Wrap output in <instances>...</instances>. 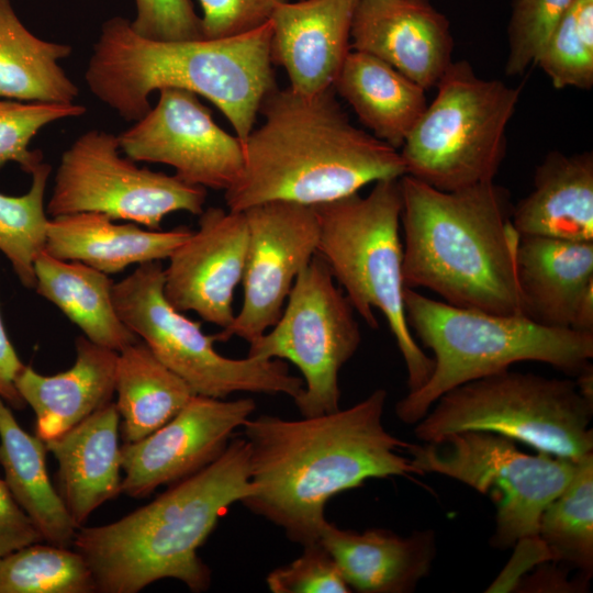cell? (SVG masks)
<instances>
[{
  "mask_svg": "<svg viewBox=\"0 0 593 593\" xmlns=\"http://www.w3.org/2000/svg\"><path fill=\"white\" fill-rule=\"evenodd\" d=\"M388 399L377 389L345 409L302 419L260 415L244 425L250 481L242 501L301 546L320 540L327 502L373 478L418 475L399 450L406 443L382 423Z\"/></svg>",
  "mask_w": 593,
  "mask_h": 593,
  "instance_id": "1",
  "label": "cell"
},
{
  "mask_svg": "<svg viewBox=\"0 0 593 593\" xmlns=\"http://www.w3.org/2000/svg\"><path fill=\"white\" fill-rule=\"evenodd\" d=\"M259 113L242 171L224 191L231 211L272 201L314 206L406 175L400 152L355 126L334 89L305 97L276 88Z\"/></svg>",
  "mask_w": 593,
  "mask_h": 593,
  "instance_id": "2",
  "label": "cell"
},
{
  "mask_svg": "<svg viewBox=\"0 0 593 593\" xmlns=\"http://www.w3.org/2000/svg\"><path fill=\"white\" fill-rule=\"evenodd\" d=\"M271 33L269 20L222 38L154 41L138 35L130 20L114 16L101 26L85 79L96 98L127 121L150 110L156 90L193 92L212 102L244 142L264 100L278 88Z\"/></svg>",
  "mask_w": 593,
  "mask_h": 593,
  "instance_id": "3",
  "label": "cell"
},
{
  "mask_svg": "<svg viewBox=\"0 0 593 593\" xmlns=\"http://www.w3.org/2000/svg\"><path fill=\"white\" fill-rule=\"evenodd\" d=\"M400 184L404 287L460 307L524 315L508 191L494 180L443 191L410 175Z\"/></svg>",
  "mask_w": 593,
  "mask_h": 593,
  "instance_id": "4",
  "label": "cell"
},
{
  "mask_svg": "<svg viewBox=\"0 0 593 593\" xmlns=\"http://www.w3.org/2000/svg\"><path fill=\"white\" fill-rule=\"evenodd\" d=\"M255 491L248 443L236 437L216 460L150 503L110 524L80 527L72 546L86 559L97 592L137 593L163 579L203 592L211 570L198 549L227 508Z\"/></svg>",
  "mask_w": 593,
  "mask_h": 593,
  "instance_id": "5",
  "label": "cell"
},
{
  "mask_svg": "<svg viewBox=\"0 0 593 593\" xmlns=\"http://www.w3.org/2000/svg\"><path fill=\"white\" fill-rule=\"evenodd\" d=\"M403 299L410 329L434 354L428 380L395 405L404 424L415 425L447 391L516 362L539 361L572 376L591 366L593 333L460 307L410 288Z\"/></svg>",
  "mask_w": 593,
  "mask_h": 593,
  "instance_id": "6",
  "label": "cell"
},
{
  "mask_svg": "<svg viewBox=\"0 0 593 593\" xmlns=\"http://www.w3.org/2000/svg\"><path fill=\"white\" fill-rule=\"evenodd\" d=\"M313 208L320 221L316 254L370 327H378L373 309L383 314L406 367L409 392L419 389L434 359L416 343L405 316L400 178L374 182L366 197L357 192Z\"/></svg>",
  "mask_w": 593,
  "mask_h": 593,
  "instance_id": "7",
  "label": "cell"
},
{
  "mask_svg": "<svg viewBox=\"0 0 593 593\" xmlns=\"http://www.w3.org/2000/svg\"><path fill=\"white\" fill-rule=\"evenodd\" d=\"M592 416L593 401L574 380L508 368L444 393L415 424L414 435L428 443L454 433L489 432L578 460L593 452Z\"/></svg>",
  "mask_w": 593,
  "mask_h": 593,
  "instance_id": "8",
  "label": "cell"
},
{
  "mask_svg": "<svg viewBox=\"0 0 593 593\" xmlns=\"http://www.w3.org/2000/svg\"><path fill=\"white\" fill-rule=\"evenodd\" d=\"M436 88L399 150L406 175L443 191L494 180L522 88L479 77L465 59L452 60Z\"/></svg>",
  "mask_w": 593,
  "mask_h": 593,
  "instance_id": "9",
  "label": "cell"
},
{
  "mask_svg": "<svg viewBox=\"0 0 593 593\" xmlns=\"http://www.w3.org/2000/svg\"><path fill=\"white\" fill-rule=\"evenodd\" d=\"M163 287L160 261L138 265L114 283L115 309L123 323L194 394L225 399L248 392L295 399L302 392V378L291 374L280 359H233L219 354L213 335L204 334L201 323L176 310L166 300Z\"/></svg>",
  "mask_w": 593,
  "mask_h": 593,
  "instance_id": "10",
  "label": "cell"
},
{
  "mask_svg": "<svg viewBox=\"0 0 593 593\" xmlns=\"http://www.w3.org/2000/svg\"><path fill=\"white\" fill-rule=\"evenodd\" d=\"M418 475L437 473L460 481L496 503L491 546L508 549L538 537L544 508L569 483L577 460L519 450L514 440L489 432L448 434L405 448Z\"/></svg>",
  "mask_w": 593,
  "mask_h": 593,
  "instance_id": "11",
  "label": "cell"
},
{
  "mask_svg": "<svg viewBox=\"0 0 593 593\" xmlns=\"http://www.w3.org/2000/svg\"><path fill=\"white\" fill-rule=\"evenodd\" d=\"M279 320L249 343V357L286 359L303 377L293 399L304 417L339 410V371L361 343L355 310L317 254L298 275Z\"/></svg>",
  "mask_w": 593,
  "mask_h": 593,
  "instance_id": "12",
  "label": "cell"
},
{
  "mask_svg": "<svg viewBox=\"0 0 593 593\" xmlns=\"http://www.w3.org/2000/svg\"><path fill=\"white\" fill-rule=\"evenodd\" d=\"M206 189L120 155L116 135L90 130L64 152L46 212L51 217L94 212L159 230L178 211L203 212Z\"/></svg>",
  "mask_w": 593,
  "mask_h": 593,
  "instance_id": "13",
  "label": "cell"
},
{
  "mask_svg": "<svg viewBox=\"0 0 593 593\" xmlns=\"http://www.w3.org/2000/svg\"><path fill=\"white\" fill-rule=\"evenodd\" d=\"M248 226V251L242 280L243 303L232 324L214 334L251 343L279 320L293 283L317 253L320 221L311 205L286 201L242 211Z\"/></svg>",
  "mask_w": 593,
  "mask_h": 593,
  "instance_id": "14",
  "label": "cell"
},
{
  "mask_svg": "<svg viewBox=\"0 0 593 593\" xmlns=\"http://www.w3.org/2000/svg\"><path fill=\"white\" fill-rule=\"evenodd\" d=\"M154 108L118 135L134 161L172 167L182 181L226 191L244 164L243 142L219 126L193 92L165 88Z\"/></svg>",
  "mask_w": 593,
  "mask_h": 593,
  "instance_id": "15",
  "label": "cell"
},
{
  "mask_svg": "<svg viewBox=\"0 0 593 593\" xmlns=\"http://www.w3.org/2000/svg\"><path fill=\"white\" fill-rule=\"evenodd\" d=\"M256 410L251 398L227 401L193 395L166 424L121 446L122 493L145 497L202 470L227 448Z\"/></svg>",
  "mask_w": 593,
  "mask_h": 593,
  "instance_id": "16",
  "label": "cell"
},
{
  "mask_svg": "<svg viewBox=\"0 0 593 593\" xmlns=\"http://www.w3.org/2000/svg\"><path fill=\"white\" fill-rule=\"evenodd\" d=\"M199 228L169 256L164 269V294L178 311L228 327L233 299L242 282L248 251L244 212L211 206L199 215Z\"/></svg>",
  "mask_w": 593,
  "mask_h": 593,
  "instance_id": "17",
  "label": "cell"
},
{
  "mask_svg": "<svg viewBox=\"0 0 593 593\" xmlns=\"http://www.w3.org/2000/svg\"><path fill=\"white\" fill-rule=\"evenodd\" d=\"M350 46L427 90L451 64L454 38L449 20L429 0H357Z\"/></svg>",
  "mask_w": 593,
  "mask_h": 593,
  "instance_id": "18",
  "label": "cell"
},
{
  "mask_svg": "<svg viewBox=\"0 0 593 593\" xmlns=\"http://www.w3.org/2000/svg\"><path fill=\"white\" fill-rule=\"evenodd\" d=\"M357 0L282 1L270 18V56L289 79V89L311 97L334 88L351 51Z\"/></svg>",
  "mask_w": 593,
  "mask_h": 593,
  "instance_id": "19",
  "label": "cell"
},
{
  "mask_svg": "<svg viewBox=\"0 0 593 593\" xmlns=\"http://www.w3.org/2000/svg\"><path fill=\"white\" fill-rule=\"evenodd\" d=\"M320 541L350 590L361 593L413 592L429 574L436 556V538L429 528L400 536L382 528L343 529L326 521Z\"/></svg>",
  "mask_w": 593,
  "mask_h": 593,
  "instance_id": "20",
  "label": "cell"
},
{
  "mask_svg": "<svg viewBox=\"0 0 593 593\" xmlns=\"http://www.w3.org/2000/svg\"><path fill=\"white\" fill-rule=\"evenodd\" d=\"M76 360L66 371L44 376L24 366L15 387L35 414V435L46 441L112 402L118 351L86 336L75 340Z\"/></svg>",
  "mask_w": 593,
  "mask_h": 593,
  "instance_id": "21",
  "label": "cell"
},
{
  "mask_svg": "<svg viewBox=\"0 0 593 593\" xmlns=\"http://www.w3.org/2000/svg\"><path fill=\"white\" fill-rule=\"evenodd\" d=\"M120 414L110 402L45 441L58 463L59 494L78 528L121 491Z\"/></svg>",
  "mask_w": 593,
  "mask_h": 593,
  "instance_id": "22",
  "label": "cell"
},
{
  "mask_svg": "<svg viewBox=\"0 0 593 593\" xmlns=\"http://www.w3.org/2000/svg\"><path fill=\"white\" fill-rule=\"evenodd\" d=\"M113 221L94 212L49 217L45 251L114 275L132 265L168 259L193 232L184 225L159 231Z\"/></svg>",
  "mask_w": 593,
  "mask_h": 593,
  "instance_id": "23",
  "label": "cell"
},
{
  "mask_svg": "<svg viewBox=\"0 0 593 593\" xmlns=\"http://www.w3.org/2000/svg\"><path fill=\"white\" fill-rule=\"evenodd\" d=\"M516 275L526 317L571 328L582 296L593 287V242L521 236Z\"/></svg>",
  "mask_w": 593,
  "mask_h": 593,
  "instance_id": "24",
  "label": "cell"
},
{
  "mask_svg": "<svg viewBox=\"0 0 593 593\" xmlns=\"http://www.w3.org/2000/svg\"><path fill=\"white\" fill-rule=\"evenodd\" d=\"M511 219L521 236L593 242L592 152L548 153Z\"/></svg>",
  "mask_w": 593,
  "mask_h": 593,
  "instance_id": "25",
  "label": "cell"
},
{
  "mask_svg": "<svg viewBox=\"0 0 593 593\" xmlns=\"http://www.w3.org/2000/svg\"><path fill=\"white\" fill-rule=\"evenodd\" d=\"M370 134L400 150L427 108L425 89L382 59L351 49L334 83Z\"/></svg>",
  "mask_w": 593,
  "mask_h": 593,
  "instance_id": "26",
  "label": "cell"
},
{
  "mask_svg": "<svg viewBox=\"0 0 593 593\" xmlns=\"http://www.w3.org/2000/svg\"><path fill=\"white\" fill-rule=\"evenodd\" d=\"M35 291L55 304L92 343L120 351L138 340L119 316L109 275L43 250L35 259Z\"/></svg>",
  "mask_w": 593,
  "mask_h": 593,
  "instance_id": "27",
  "label": "cell"
},
{
  "mask_svg": "<svg viewBox=\"0 0 593 593\" xmlns=\"http://www.w3.org/2000/svg\"><path fill=\"white\" fill-rule=\"evenodd\" d=\"M46 451L45 441L25 432L0 399V465L4 481L43 539L69 548L79 528L49 480Z\"/></svg>",
  "mask_w": 593,
  "mask_h": 593,
  "instance_id": "28",
  "label": "cell"
},
{
  "mask_svg": "<svg viewBox=\"0 0 593 593\" xmlns=\"http://www.w3.org/2000/svg\"><path fill=\"white\" fill-rule=\"evenodd\" d=\"M71 46L34 35L11 0H0V98L21 102L75 103L78 87L59 61Z\"/></svg>",
  "mask_w": 593,
  "mask_h": 593,
  "instance_id": "29",
  "label": "cell"
},
{
  "mask_svg": "<svg viewBox=\"0 0 593 593\" xmlns=\"http://www.w3.org/2000/svg\"><path fill=\"white\" fill-rule=\"evenodd\" d=\"M115 393L125 443L161 427L195 395L139 339L118 353Z\"/></svg>",
  "mask_w": 593,
  "mask_h": 593,
  "instance_id": "30",
  "label": "cell"
},
{
  "mask_svg": "<svg viewBox=\"0 0 593 593\" xmlns=\"http://www.w3.org/2000/svg\"><path fill=\"white\" fill-rule=\"evenodd\" d=\"M538 537L551 561L580 571L586 580L593 573V452L577 460L574 472L562 492L542 511Z\"/></svg>",
  "mask_w": 593,
  "mask_h": 593,
  "instance_id": "31",
  "label": "cell"
},
{
  "mask_svg": "<svg viewBox=\"0 0 593 593\" xmlns=\"http://www.w3.org/2000/svg\"><path fill=\"white\" fill-rule=\"evenodd\" d=\"M93 574L80 552L35 542L0 558V593H91Z\"/></svg>",
  "mask_w": 593,
  "mask_h": 593,
  "instance_id": "32",
  "label": "cell"
},
{
  "mask_svg": "<svg viewBox=\"0 0 593 593\" xmlns=\"http://www.w3.org/2000/svg\"><path fill=\"white\" fill-rule=\"evenodd\" d=\"M51 170L41 161L30 172L32 182L26 193H0V251L26 289H35L34 262L45 250L49 217L44 198Z\"/></svg>",
  "mask_w": 593,
  "mask_h": 593,
  "instance_id": "33",
  "label": "cell"
},
{
  "mask_svg": "<svg viewBox=\"0 0 593 593\" xmlns=\"http://www.w3.org/2000/svg\"><path fill=\"white\" fill-rule=\"evenodd\" d=\"M536 66L556 89L593 86V0H573L548 37Z\"/></svg>",
  "mask_w": 593,
  "mask_h": 593,
  "instance_id": "34",
  "label": "cell"
},
{
  "mask_svg": "<svg viewBox=\"0 0 593 593\" xmlns=\"http://www.w3.org/2000/svg\"><path fill=\"white\" fill-rule=\"evenodd\" d=\"M86 108L76 103H42L0 100V166L16 163L27 174L43 161L31 141L47 124L82 115Z\"/></svg>",
  "mask_w": 593,
  "mask_h": 593,
  "instance_id": "35",
  "label": "cell"
},
{
  "mask_svg": "<svg viewBox=\"0 0 593 593\" xmlns=\"http://www.w3.org/2000/svg\"><path fill=\"white\" fill-rule=\"evenodd\" d=\"M573 0H512L507 26V76L536 66L542 48Z\"/></svg>",
  "mask_w": 593,
  "mask_h": 593,
  "instance_id": "36",
  "label": "cell"
},
{
  "mask_svg": "<svg viewBox=\"0 0 593 593\" xmlns=\"http://www.w3.org/2000/svg\"><path fill=\"white\" fill-rule=\"evenodd\" d=\"M303 547L300 557L268 573L266 583L273 593H348L340 570L317 540Z\"/></svg>",
  "mask_w": 593,
  "mask_h": 593,
  "instance_id": "37",
  "label": "cell"
},
{
  "mask_svg": "<svg viewBox=\"0 0 593 593\" xmlns=\"http://www.w3.org/2000/svg\"><path fill=\"white\" fill-rule=\"evenodd\" d=\"M132 29L142 37L154 41H188L204 38L201 16L191 0H134Z\"/></svg>",
  "mask_w": 593,
  "mask_h": 593,
  "instance_id": "38",
  "label": "cell"
},
{
  "mask_svg": "<svg viewBox=\"0 0 593 593\" xmlns=\"http://www.w3.org/2000/svg\"><path fill=\"white\" fill-rule=\"evenodd\" d=\"M286 0H199L204 38H222L249 32L268 22Z\"/></svg>",
  "mask_w": 593,
  "mask_h": 593,
  "instance_id": "39",
  "label": "cell"
},
{
  "mask_svg": "<svg viewBox=\"0 0 593 593\" xmlns=\"http://www.w3.org/2000/svg\"><path fill=\"white\" fill-rule=\"evenodd\" d=\"M31 518L0 478V558L24 546L43 541Z\"/></svg>",
  "mask_w": 593,
  "mask_h": 593,
  "instance_id": "40",
  "label": "cell"
},
{
  "mask_svg": "<svg viewBox=\"0 0 593 593\" xmlns=\"http://www.w3.org/2000/svg\"><path fill=\"white\" fill-rule=\"evenodd\" d=\"M24 366L8 337L0 312V399L15 410L26 405L15 387Z\"/></svg>",
  "mask_w": 593,
  "mask_h": 593,
  "instance_id": "41",
  "label": "cell"
}]
</instances>
